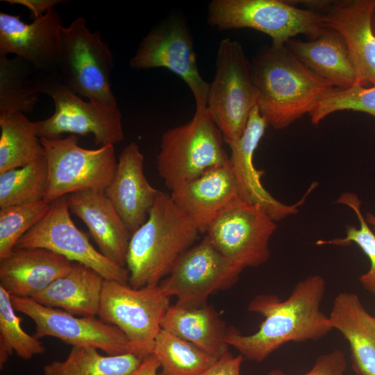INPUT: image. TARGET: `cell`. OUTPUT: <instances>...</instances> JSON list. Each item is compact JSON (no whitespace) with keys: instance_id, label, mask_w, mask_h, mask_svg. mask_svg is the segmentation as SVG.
<instances>
[{"instance_id":"obj_31","label":"cell","mask_w":375,"mask_h":375,"mask_svg":"<svg viewBox=\"0 0 375 375\" xmlns=\"http://www.w3.org/2000/svg\"><path fill=\"white\" fill-rule=\"evenodd\" d=\"M152 353L160 362L162 375H199L217 360L164 329L156 339Z\"/></svg>"},{"instance_id":"obj_3","label":"cell","mask_w":375,"mask_h":375,"mask_svg":"<svg viewBox=\"0 0 375 375\" xmlns=\"http://www.w3.org/2000/svg\"><path fill=\"white\" fill-rule=\"evenodd\" d=\"M199 233L170 194L160 191L147 220L131 235L126 262L128 285H159Z\"/></svg>"},{"instance_id":"obj_32","label":"cell","mask_w":375,"mask_h":375,"mask_svg":"<svg viewBox=\"0 0 375 375\" xmlns=\"http://www.w3.org/2000/svg\"><path fill=\"white\" fill-rule=\"evenodd\" d=\"M15 352L24 360L42 354L45 347L33 335L26 333L15 314L10 295L0 286V367L2 369L10 355Z\"/></svg>"},{"instance_id":"obj_40","label":"cell","mask_w":375,"mask_h":375,"mask_svg":"<svg viewBox=\"0 0 375 375\" xmlns=\"http://www.w3.org/2000/svg\"><path fill=\"white\" fill-rule=\"evenodd\" d=\"M365 217L368 224L371 226L372 229L375 233V214L372 212H367Z\"/></svg>"},{"instance_id":"obj_4","label":"cell","mask_w":375,"mask_h":375,"mask_svg":"<svg viewBox=\"0 0 375 375\" xmlns=\"http://www.w3.org/2000/svg\"><path fill=\"white\" fill-rule=\"evenodd\" d=\"M35 87L39 94L49 96L53 114L34 122L40 138L56 139L62 134L87 136L92 134L97 144L115 145L124 138L122 114L117 106L85 101L60 81L58 73L36 70Z\"/></svg>"},{"instance_id":"obj_1","label":"cell","mask_w":375,"mask_h":375,"mask_svg":"<svg viewBox=\"0 0 375 375\" xmlns=\"http://www.w3.org/2000/svg\"><path fill=\"white\" fill-rule=\"evenodd\" d=\"M326 281L318 274L299 281L285 300L274 294H259L248 305V311L261 315L258 330L243 335L227 329L226 342L249 360L260 362L289 342L319 340L333 328L328 315L320 308Z\"/></svg>"},{"instance_id":"obj_17","label":"cell","mask_w":375,"mask_h":375,"mask_svg":"<svg viewBox=\"0 0 375 375\" xmlns=\"http://www.w3.org/2000/svg\"><path fill=\"white\" fill-rule=\"evenodd\" d=\"M62 27L55 8L29 24L0 12V55L14 54L38 72L58 73Z\"/></svg>"},{"instance_id":"obj_6","label":"cell","mask_w":375,"mask_h":375,"mask_svg":"<svg viewBox=\"0 0 375 375\" xmlns=\"http://www.w3.org/2000/svg\"><path fill=\"white\" fill-rule=\"evenodd\" d=\"M112 53L99 31L91 32L80 17L61 31L58 74L61 82L88 101L117 106L111 89Z\"/></svg>"},{"instance_id":"obj_7","label":"cell","mask_w":375,"mask_h":375,"mask_svg":"<svg viewBox=\"0 0 375 375\" xmlns=\"http://www.w3.org/2000/svg\"><path fill=\"white\" fill-rule=\"evenodd\" d=\"M207 22L221 31L255 29L268 35L275 46L299 34L315 39L326 28L322 13L279 0H212Z\"/></svg>"},{"instance_id":"obj_24","label":"cell","mask_w":375,"mask_h":375,"mask_svg":"<svg viewBox=\"0 0 375 375\" xmlns=\"http://www.w3.org/2000/svg\"><path fill=\"white\" fill-rule=\"evenodd\" d=\"M294 55L319 77L335 88L347 89L356 83V72L347 47L335 31L326 28L307 42L289 40L285 44Z\"/></svg>"},{"instance_id":"obj_9","label":"cell","mask_w":375,"mask_h":375,"mask_svg":"<svg viewBox=\"0 0 375 375\" xmlns=\"http://www.w3.org/2000/svg\"><path fill=\"white\" fill-rule=\"evenodd\" d=\"M256 106L251 62L241 44L230 38L220 41L215 73L209 83L207 110L220 129L224 142L238 139Z\"/></svg>"},{"instance_id":"obj_5","label":"cell","mask_w":375,"mask_h":375,"mask_svg":"<svg viewBox=\"0 0 375 375\" xmlns=\"http://www.w3.org/2000/svg\"><path fill=\"white\" fill-rule=\"evenodd\" d=\"M223 135L207 110L188 123L163 133L156 166L172 191L214 167L228 162Z\"/></svg>"},{"instance_id":"obj_41","label":"cell","mask_w":375,"mask_h":375,"mask_svg":"<svg viewBox=\"0 0 375 375\" xmlns=\"http://www.w3.org/2000/svg\"><path fill=\"white\" fill-rule=\"evenodd\" d=\"M372 27H373L374 32L375 33V9H374V11L373 12V16H372Z\"/></svg>"},{"instance_id":"obj_12","label":"cell","mask_w":375,"mask_h":375,"mask_svg":"<svg viewBox=\"0 0 375 375\" xmlns=\"http://www.w3.org/2000/svg\"><path fill=\"white\" fill-rule=\"evenodd\" d=\"M129 65L135 70L164 67L174 72L193 94L194 114L206 112L209 83L199 73L192 38L181 17H171L151 30L140 42Z\"/></svg>"},{"instance_id":"obj_2","label":"cell","mask_w":375,"mask_h":375,"mask_svg":"<svg viewBox=\"0 0 375 375\" xmlns=\"http://www.w3.org/2000/svg\"><path fill=\"white\" fill-rule=\"evenodd\" d=\"M251 62L256 105L268 126L282 129L335 87L303 64L286 44L260 49Z\"/></svg>"},{"instance_id":"obj_10","label":"cell","mask_w":375,"mask_h":375,"mask_svg":"<svg viewBox=\"0 0 375 375\" xmlns=\"http://www.w3.org/2000/svg\"><path fill=\"white\" fill-rule=\"evenodd\" d=\"M40 141L48 166L45 201L51 203L81 190L105 191L117 165L114 145L85 149L78 145L75 135Z\"/></svg>"},{"instance_id":"obj_11","label":"cell","mask_w":375,"mask_h":375,"mask_svg":"<svg viewBox=\"0 0 375 375\" xmlns=\"http://www.w3.org/2000/svg\"><path fill=\"white\" fill-rule=\"evenodd\" d=\"M276 222L259 206L239 197L211 222L206 231L211 244L242 272L265 263Z\"/></svg>"},{"instance_id":"obj_15","label":"cell","mask_w":375,"mask_h":375,"mask_svg":"<svg viewBox=\"0 0 375 375\" xmlns=\"http://www.w3.org/2000/svg\"><path fill=\"white\" fill-rule=\"evenodd\" d=\"M11 301L15 310L33 321V336L38 340L53 337L72 347L94 348L109 356L131 353L123 332L96 316L76 317L63 310L43 306L30 297H11Z\"/></svg>"},{"instance_id":"obj_27","label":"cell","mask_w":375,"mask_h":375,"mask_svg":"<svg viewBox=\"0 0 375 375\" xmlns=\"http://www.w3.org/2000/svg\"><path fill=\"white\" fill-rule=\"evenodd\" d=\"M0 173L45 156L34 122L22 112L0 114Z\"/></svg>"},{"instance_id":"obj_21","label":"cell","mask_w":375,"mask_h":375,"mask_svg":"<svg viewBox=\"0 0 375 375\" xmlns=\"http://www.w3.org/2000/svg\"><path fill=\"white\" fill-rule=\"evenodd\" d=\"M72 263L44 248H15L0 260V286L11 297L31 298L68 272Z\"/></svg>"},{"instance_id":"obj_14","label":"cell","mask_w":375,"mask_h":375,"mask_svg":"<svg viewBox=\"0 0 375 375\" xmlns=\"http://www.w3.org/2000/svg\"><path fill=\"white\" fill-rule=\"evenodd\" d=\"M242 272L205 236L178 258L159 285L168 297H176V305L198 308L206 305L212 293L232 286Z\"/></svg>"},{"instance_id":"obj_34","label":"cell","mask_w":375,"mask_h":375,"mask_svg":"<svg viewBox=\"0 0 375 375\" xmlns=\"http://www.w3.org/2000/svg\"><path fill=\"white\" fill-rule=\"evenodd\" d=\"M44 200L0 208V260L8 256L18 241L47 214Z\"/></svg>"},{"instance_id":"obj_39","label":"cell","mask_w":375,"mask_h":375,"mask_svg":"<svg viewBox=\"0 0 375 375\" xmlns=\"http://www.w3.org/2000/svg\"><path fill=\"white\" fill-rule=\"evenodd\" d=\"M160 367L158 358L151 353L142 360L138 368L127 375H162L161 372H158Z\"/></svg>"},{"instance_id":"obj_28","label":"cell","mask_w":375,"mask_h":375,"mask_svg":"<svg viewBox=\"0 0 375 375\" xmlns=\"http://www.w3.org/2000/svg\"><path fill=\"white\" fill-rule=\"evenodd\" d=\"M97 350L72 347L65 360L46 365L44 375H127L144 360L133 353L103 356Z\"/></svg>"},{"instance_id":"obj_37","label":"cell","mask_w":375,"mask_h":375,"mask_svg":"<svg viewBox=\"0 0 375 375\" xmlns=\"http://www.w3.org/2000/svg\"><path fill=\"white\" fill-rule=\"evenodd\" d=\"M243 358L241 354L233 356L228 351L199 375H240Z\"/></svg>"},{"instance_id":"obj_16","label":"cell","mask_w":375,"mask_h":375,"mask_svg":"<svg viewBox=\"0 0 375 375\" xmlns=\"http://www.w3.org/2000/svg\"><path fill=\"white\" fill-rule=\"evenodd\" d=\"M268 126L257 105L249 114L246 128L237 140L226 142L231 150L230 165L236 181L239 197L260 206L276 222L296 215L306 197L316 188L313 183L297 203L285 204L274 198L263 186L262 172L253 163L255 151Z\"/></svg>"},{"instance_id":"obj_18","label":"cell","mask_w":375,"mask_h":375,"mask_svg":"<svg viewBox=\"0 0 375 375\" xmlns=\"http://www.w3.org/2000/svg\"><path fill=\"white\" fill-rule=\"evenodd\" d=\"M374 9L375 0L347 1L333 3L323 14L325 26L338 32L347 47L357 85H375Z\"/></svg>"},{"instance_id":"obj_25","label":"cell","mask_w":375,"mask_h":375,"mask_svg":"<svg viewBox=\"0 0 375 375\" xmlns=\"http://www.w3.org/2000/svg\"><path fill=\"white\" fill-rule=\"evenodd\" d=\"M103 281L92 268L73 262L68 272L31 298L43 306L74 315L97 316Z\"/></svg>"},{"instance_id":"obj_26","label":"cell","mask_w":375,"mask_h":375,"mask_svg":"<svg viewBox=\"0 0 375 375\" xmlns=\"http://www.w3.org/2000/svg\"><path fill=\"white\" fill-rule=\"evenodd\" d=\"M161 328L190 342L208 355L219 359L228 352L227 329L215 310L206 305L186 308L170 306Z\"/></svg>"},{"instance_id":"obj_29","label":"cell","mask_w":375,"mask_h":375,"mask_svg":"<svg viewBox=\"0 0 375 375\" xmlns=\"http://www.w3.org/2000/svg\"><path fill=\"white\" fill-rule=\"evenodd\" d=\"M35 73L22 58L0 55V114L33 111L40 99Z\"/></svg>"},{"instance_id":"obj_8","label":"cell","mask_w":375,"mask_h":375,"mask_svg":"<svg viewBox=\"0 0 375 375\" xmlns=\"http://www.w3.org/2000/svg\"><path fill=\"white\" fill-rule=\"evenodd\" d=\"M161 286L133 288L104 279L97 316L127 338L131 353L142 358L152 353L163 317L171 306Z\"/></svg>"},{"instance_id":"obj_30","label":"cell","mask_w":375,"mask_h":375,"mask_svg":"<svg viewBox=\"0 0 375 375\" xmlns=\"http://www.w3.org/2000/svg\"><path fill=\"white\" fill-rule=\"evenodd\" d=\"M48 183L46 156L0 173V208L44 200Z\"/></svg>"},{"instance_id":"obj_19","label":"cell","mask_w":375,"mask_h":375,"mask_svg":"<svg viewBox=\"0 0 375 375\" xmlns=\"http://www.w3.org/2000/svg\"><path fill=\"white\" fill-rule=\"evenodd\" d=\"M144 160L138 145L129 143L122 151L114 176L105 190L132 233L147 220L160 192L146 178Z\"/></svg>"},{"instance_id":"obj_33","label":"cell","mask_w":375,"mask_h":375,"mask_svg":"<svg viewBox=\"0 0 375 375\" xmlns=\"http://www.w3.org/2000/svg\"><path fill=\"white\" fill-rule=\"evenodd\" d=\"M336 203L345 205L354 211L358 219L359 228L353 225H347L344 238H333L329 240H319L315 244L344 247L352 243L357 244L370 262L369 270L360 276V283L367 292L375 295V233L362 215L361 201L355 193L343 192L336 200Z\"/></svg>"},{"instance_id":"obj_35","label":"cell","mask_w":375,"mask_h":375,"mask_svg":"<svg viewBox=\"0 0 375 375\" xmlns=\"http://www.w3.org/2000/svg\"><path fill=\"white\" fill-rule=\"evenodd\" d=\"M341 110L363 112L375 117V85L334 88L321 98L309 115L317 125L330 114Z\"/></svg>"},{"instance_id":"obj_13","label":"cell","mask_w":375,"mask_h":375,"mask_svg":"<svg viewBox=\"0 0 375 375\" xmlns=\"http://www.w3.org/2000/svg\"><path fill=\"white\" fill-rule=\"evenodd\" d=\"M44 248L72 262L86 265L104 279L128 284V272L95 249L72 221L67 197L51 203L44 217L18 241L15 248Z\"/></svg>"},{"instance_id":"obj_36","label":"cell","mask_w":375,"mask_h":375,"mask_svg":"<svg viewBox=\"0 0 375 375\" xmlns=\"http://www.w3.org/2000/svg\"><path fill=\"white\" fill-rule=\"evenodd\" d=\"M344 353L340 349L320 355L310 370L303 375H344L347 369ZM268 375H285L280 369H272Z\"/></svg>"},{"instance_id":"obj_23","label":"cell","mask_w":375,"mask_h":375,"mask_svg":"<svg viewBox=\"0 0 375 375\" xmlns=\"http://www.w3.org/2000/svg\"><path fill=\"white\" fill-rule=\"evenodd\" d=\"M333 328L348 342L352 368L356 375H375V317L358 296L342 292L334 299L328 315Z\"/></svg>"},{"instance_id":"obj_22","label":"cell","mask_w":375,"mask_h":375,"mask_svg":"<svg viewBox=\"0 0 375 375\" xmlns=\"http://www.w3.org/2000/svg\"><path fill=\"white\" fill-rule=\"evenodd\" d=\"M170 197L205 233L217 215L238 196L230 162L214 167L171 192Z\"/></svg>"},{"instance_id":"obj_38","label":"cell","mask_w":375,"mask_h":375,"mask_svg":"<svg viewBox=\"0 0 375 375\" xmlns=\"http://www.w3.org/2000/svg\"><path fill=\"white\" fill-rule=\"evenodd\" d=\"M10 4H20L30 10L33 20L42 16L49 10L63 2L60 0H4Z\"/></svg>"},{"instance_id":"obj_20","label":"cell","mask_w":375,"mask_h":375,"mask_svg":"<svg viewBox=\"0 0 375 375\" xmlns=\"http://www.w3.org/2000/svg\"><path fill=\"white\" fill-rule=\"evenodd\" d=\"M66 197L70 212L86 225L98 250L109 260L125 267L132 233L105 191L81 190Z\"/></svg>"}]
</instances>
